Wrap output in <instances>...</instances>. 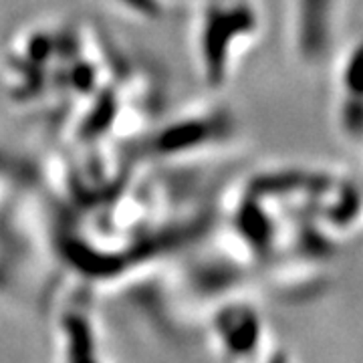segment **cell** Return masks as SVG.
Returning a JSON list of instances; mask_svg holds the SVG:
<instances>
[{"mask_svg":"<svg viewBox=\"0 0 363 363\" xmlns=\"http://www.w3.org/2000/svg\"><path fill=\"white\" fill-rule=\"evenodd\" d=\"M357 71H359V47L353 43V49L347 55L341 57L337 65V109H335V121H337L339 133L351 140L353 143L359 142V81H357Z\"/></svg>","mask_w":363,"mask_h":363,"instance_id":"6da1fadb","label":"cell"}]
</instances>
